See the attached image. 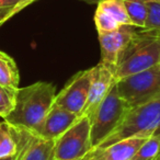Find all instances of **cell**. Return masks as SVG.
Listing matches in <instances>:
<instances>
[{"mask_svg":"<svg viewBox=\"0 0 160 160\" xmlns=\"http://www.w3.org/2000/svg\"><path fill=\"white\" fill-rule=\"evenodd\" d=\"M56 87L51 82L38 81L19 88L14 108L3 120L17 128L33 131L47 115L55 103Z\"/></svg>","mask_w":160,"mask_h":160,"instance_id":"6da1fadb","label":"cell"},{"mask_svg":"<svg viewBox=\"0 0 160 160\" xmlns=\"http://www.w3.org/2000/svg\"><path fill=\"white\" fill-rule=\"evenodd\" d=\"M160 65V35L137 29L118 58L115 79L144 71Z\"/></svg>","mask_w":160,"mask_h":160,"instance_id":"7a4b0ae2","label":"cell"},{"mask_svg":"<svg viewBox=\"0 0 160 160\" xmlns=\"http://www.w3.org/2000/svg\"><path fill=\"white\" fill-rule=\"evenodd\" d=\"M157 134H160V97L148 103L129 109L115 131L99 147L114 144L124 138H148Z\"/></svg>","mask_w":160,"mask_h":160,"instance_id":"3957f363","label":"cell"},{"mask_svg":"<svg viewBox=\"0 0 160 160\" xmlns=\"http://www.w3.org/2000/svg\"><path fill=\"white\" fill-rule=\"evenodd\" d=\"M128 110L129 108L118 96L114 85L107 97L88 116L91 149L100 146L115 131Z\"/></svg>","mask_w":160,"mask_h":160,"instance_id":"277c9868","label":"cell"},{"mask_svg":"<svg viewBox=\"0 0 160 160\" xmlns=\"http://www.w3.org/2000/svg\"><path fill=\"white\" fill-rule=\"evenodd\" d=\"M116 91L129 109L160 97V65L116 80Z\"/></svg>","mask_w":160,"mask_h":160,"instance_id":"5b68a950","label":"cell"},{"mask_svg":"<svg viewBox=\"0 0 160 160\" xmlns=\"http://www.w3.org/2000/svg\"><path fill=\"white\" fill-rule=\"evenodd\" d=\"M91 150L90 121L87 115L78 120L55 140V160H82Z\"/></svg>","mask_w":160,"mask_h":160,"instance_id":"8992f818","label":"cell"},{"mask_svg":"<svg viewBox=\"0 0 160 160\" xmlns=\"http://www.w3.org/2000/svg\"><path fill=\"white\" fill-rule=\"evenodd\" d=\"M92 79V69H86L77 72L62 91L56 94L55 104L76 115L80 116L87 104Z\"/></svg>","mask_w":160,"mask_h":160,"instance_id":"52a82bcc","label":"cell"},{"mask_svg":"<svg viewBox=\"0 0 160 160\" xmlns=\"http://www.w3.org/2000/svg\"><path fill=\"white\" fill-rule=\"evenodd\" d=\"M137 28L133 25H122L118 30L109 33L98 34L101 46V62L109 66L115 73L118 58Z\"/></svg>","mask_w":160,"mask_h":160,"instance_id":"ba28073f","label":"cell"},{"mask_svg":"<svg viewBox=\"0 0 160 160\" xmlns=\"http://www.w3.org/2000/svg\"><path fill=\"white\" fill-rule=\"evenodd\" d=\"M78 115L62 109L54 103L44 120L31 131V133L44 139L56 140L78 120Z\"/></svg>","mask_w":160,"mask_h":160,"instance_id":"9c48e42d","label":"cell"},{"mask_svg":"<svg viewBox=\"0 0 160 160\" xmlns=\"http://www.w3.org/2000/svg\"><path fill=\"white\" fill-rule=\"evenodd\" d=\"M92 79L90 86L89 97H88L87 104L81 115L89 116L94 111L97 107L101 103V101L107 97L110 90L115 85V73L114 71L103 62H99L94 67H92Z\"/></svg>","mask_w":160,"mask_h":160,"instance_id":"30bf717a","label":"cell"},{"mask_svg":"<svg viewBox=\"0 0 160 160\" xmlns=\"http://www.w3.org/2000/svg\"><path fill=\"white\" fill-rule=\"evenodd\" d=\"M14 128L18 146L21 149V160H55V140L44 139L27 129Z\"/></svg>","mask_w":160,"mask_h":160,"instance_id":"8fae6325","label":"cell"},{"mask_svg":"<svg viewBox=\"0 0 160 160\" xmlns=\"http://www.w3.org/2000/svg\"><path fill=\"white\" fill-rule=\"evenodd\" d=\"M146 139L145 137L124 138L114 144L91 149L86 157L92 160H132Z\"/></svg>","mask_w":160,"mask_h":160,"instance_id":"7c38bea8","label":"cell"},{"mask_svg":"<svg viewBox=\"0 0 160 160\" xmlns=\"http://www.w3.org/2000/svg\"><path fill=\"white\" fill-rule=\"evenodd\" d=\"M20 73L14 59L0 51V85L12 90L19 89Z\"/></svg>","mask_w":160,"mask_h":160,"instance_id":"4fadbf2b","label":"cell"},{"mask_svg":"<svg viewBox=\"0 0 160 160\" xmlns=\"http://www.w3.org/2000/svg\"><path fill=\"white\" fill-rule=\"evenodd\" d=\"M18 153L17 132L8 122H0V159L14 157Z\"/></svg>","mask_w":160,"mask_h":160,"instance_id":"5bb4252c","label":"cell"},{"mask_svg":"<svg viewBox=\"0 0 160 160\" xmlns=\"http://www.w3.org/2000/svg\"><path fill=\"white\" fill-rule=\"evenodd\" d=\"M122 1L125 5L132 24L137 29H144L148 14L146 0H122Z\"/></svg>","mask_w":160,"mask_h":160,"instance_id":"9a60e30c","label":"cell"},{"mask_svg":"<svg viewBox=\"0 0 160 160\" xmlns=\"http://www.w3.org/2000/svg\"><path fill=\"white\" fill-rule=\"evenodd\" d=\"M98 6L107 11L120 25H133L122 0H101Z\"/></svg>","mask_w":160,"mask_h":160,"instance_id":"2e32d148","label":"cell"},{"mask_svg":"<svg viewBox=\"0 0 160 160\" xmlns=\"http://www.w3.org/2000/svg\"><path fill=\"white\" fill-rule=\"evenodd\" d=\"M160 152V134L152 135L137 149L132 160H155Z\"/></svg>","mask_w":160,"mask_h":160,"instance_id":"e0dca14e","label":"cell"},{"mask_svg":"<svg viewBox=\"0 0 160 160\" xmlns=\"http://www.w3.org/2000/svg\"><path fill=\"white\" fill-rule=\"evenodd\" d=\"M94 23H96V29L98 31V34L113 32L122 27L107 11H104L99 6L96 10V13H94Z\"/></svg>","mask_w":160,"mask_h":160,"instance_id":"ac0fdd59","label":"cell"},{"mask_svg":"<svg viewBox=\"0 0 160 160\" xmlns=\"http://www.w3.org/2000/svg\"><path fill=\"white\" fill-rule=\"evenodd\" d=\"M148 14L144 30L160 35V0H146Z\"/></svg>","mask_w":160,"mask_h":160,"instance_id":"d6986e66","label":"cell"},{"mask_svg":"<svg viewBox=\"0 0 160 160\" xmlns=\"http://www.w3.org/2000/svg\"><path fill=\"white\" fill-rule=\"evenodd\" d=\"M17 91L0 85V118H6L13 110Z\"/></svg>","mask_w":160,"mask_h":160,"instance_id":"ffe728a7","label":"cell"},{"mask_svg":"<svg viewBox=\"0 0 160 160\" xmlns=\"http://www.w3.org/2000/svg\"><path fill=\"white\" fill-rule=\"evenodd\" d=\"M13 8L14 7H8L0 9V28L13 17Z\"/></svg>","mask_w":160,"mask_h":160,"instance_id":"44dd1931","label":"cell"},{"mask_svg":"<svg viewBox=\"0 0 160 160\" xmlns=\"http://www.w3.org/2000/svg\"><path fill=\"white\" fill-rule=\"evenodd\" d=\"M35 1H36V0H20V2H19L18 5L13 8V17L16 16L18 12L22 11L24 8H27L28 6H30L31 3L35 2Z\"/></svg>","mask_w":160,"mask_h":160,"instance_id":"7402d4cb","label":"cell"},{"mask_svg":"<svg viewBox=\"0 0 160 160\" xmlns=\"http://www.w3.org/2000/svg\"><path fill=\"white\" fill-rule=\"evenodd\" d=\"M19 2H20V0H0V9L8 7H16Z\"/></svg>","mask_w":160,"mask_h":160,"instance_id":"603a6c76","label":"cell"},{"mask_svg":"<svg viewBox=\"0 0 160 160\" xmlns=\"http://www.w3.org/2000/svg\"><path fill=\"white\" fill-rule=\"evenodd\" d=\"M14 160H21V149H20V147L18 146V153H17V156H16V159Z\"/></svg>","mask_w":160,"mask_h":160,"instance_id":"cb8c5ba5","label":"cell"},{"mask_svg":"<svg viewBox=\"0 0 160 160\" xmlns=\"http://www.w3.org/2000/svg\"><path fill=\"white\" fill-rule=\"evenodd\" d=\"M85 1H87V2H89V3H98V2H100L101 0H85Z\"/></svg>","mask_w":160,"mask_h":160,"instance_id":"d4e9b609","label":"cell"},{"mask_svg":"<svg viewBox=\"0 0 160 160\" xmlns=\"http://www.w3.org/2000/svg\"><path fill=\"white\" fill-rule=\"evenodd\" d=\"M17 156V155H16ZM16 156L14 157H8V158H2V159H0V160H14L16 159Z\"/></svg>","mask_w":160,"mask_h":160,"instance_id":"484cf974","label":"cell"},{"mask_svg":"<svg viewBox=\"0 0 160 160\" xmlns=\"http://www.w3.org/2000/svg\"><path fill=\"white\" fill-rule=\"evenodd\" d=\"M155 160H160V152H159V155L157 156V158H156Z\"/></svg>","mask_w":160,"mask_h":160,"instance_id":"4316f807","label":"cell"},{"mask_svg":"<svg viewBox=\"0 0 160 160\" xmlns=\"http://www.w3.org/2000/svg\"><path fill=\"white\" fill-rule=\"evenodd\" d=\"M82 160H92V159H90V158H88V157H85Z\"/></svg>","mask_w":160,"mask_h":160,"instance_id":"83f0119b","label":"cell"}]
</instances>
